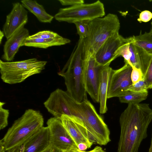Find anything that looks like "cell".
Listing matches in <instances>:
<instances>
[{
  "label": "cell",
  "mask_w": 152,
  "mask_h": 152,
  "mask_svg": "<svg viewBox=\"0 0 152 152\" xmlns=\"http://www.w3.org/2000/svg\"><path fill=\"white\" fill-rule=\"evenodd\" d=\"M147 104L130 103L119 119L120 137L117 152H138L152 119V110Z\"/></svg>",
  "instance_id": "6da1fadb"
},
{
  "label": "cell",
  "mask_w": 152,
  "mask_h": 152,
  "mask_svg": "<svg viewBox=\"0 0 152 152\" xmlns=\"http://www.w3.org/2000/svg\"><path fill=\"white\" fill-rule=\"evenodd\" d=\"M83 39H79L67 61L58 73L64 79L67 91L79 103L88 99L84 75Z\"/></svg>",
  "instance_id": "7a4b0ae2"
},
{
  "label": "cell",
  "mask_w": 152,
  "mask_h": 152,
  "mask_svg": "<svg viewBox=\"0 0 152 152\" xmlns=\"http://www.w3.org/2000/svg\"><path fill=\"white\" fill-rule=\"evenodd\" d=\"M44 118L38 111L26 110L21 117L14 122L1 140L6 151L20 146L42 127Z\"/></svg>",
  "instance_id": "3957f363"
},
{
  "label": "cell",
  "mask_w": 152,
  "mask_h": 152,
  "mask_svg": "<svg viewBox=\"0 0 152 152\" xmlns=\"http://www.w3.org/2000/svg\"><path fill=\"white\" fill-rule=\"evenodd\" d=\"M88 34L83 39V53L95 55L107 40L119 32L120 24L117 15L109 13L88 22Z\"/></svg>",
  "instance_id": "277c9868"
},
{
  "label": "cell",
  "mask_w": 152,
  "mask_h": 152,
  "mask_svg": "<svg viewBox=\"0 0 152 152\" xmlns=\"http://www.w3.org/2000/svg\"><path fill=\"white\" fill-rule=\"evenodd\" d=\"M47 63V61L35 58L12 62L1 60V78L4 82L9 84L20 83L32 75L41 73Z\"/></svg>",
  "instance_id": "5b68a950"
},
{
  "label": "cell",
  "mask_w": 152,
  "mask_h": 152,
  "mask_svg": "<svg viewBox=\"0 0 152 152\" xmlns=\"http://www.w3.org/2000/svg\"><path fill=\"white\" fill-rule=\"evenodd\" d=\"M82 119L91 142L106 145L110 141V131L94 107L88 99L80 103Z\"/></svg>",
  "instance_id": "8992f818"
},
{
  "label": "cell",
  "mask_w": 152,
  "mask_h": 152,
  "mask_svg": "<svg viewBox=\"0 0 152 152\" xmlns=\"http://www.w3.org/2000/svg\"><path fill=\"white\" fill-rule=\"evenodd\" d=\"M105 15L103 4L99 0L90 4H82L60 8L54 17L59 22L73 23L102 18Z\"/></svg>",
  "instance_id": "52a82bcc"
},
{
  "label": "cell",
  "mask_w": 152,
  "mask_h": 152,
  "mask_svg": "<svg viewBox=\"0 0 152 152\" xmlns=\"http://www.w3.org/2000/svg\"><path fill=\"white\" fill-rule=\"evenodd\" d=\"M48 111L55 117L60 119L63 115L82 119L80 103L66 91L57 88L52 92L44 102Z\"/></svg>",
  "instance_id": "ba28073f"
},
{
  "label": "cell",
  "mask_w": 152,
  "mask_h": 152,
  "mask_svg": "<svg viewBox=\"0 0 152 152\" xmlns=\"http://www.w3.org/2000/svg\"><path fill=\"white\" fill-rule=\"evenodd\" d=\"M83 70L86 91L95 102H99V88L101 72L104 66L99 65L94 55L84 54Z\"/></svg>",
  "instance_id": "9c48e42d"
},
{
  "label": "cell",
  "mask_w": 152,
  "mask_h": 152,
  "mask_svg": "<svg viewBox=\"0 0 152 152\" xmlns=\"http://www.w3.org/2000/svg\"><path fill=\"white\" fill-rule=\"evenodd\" d=\"M47 124L49 131L50 146L62 151L78 149L60 119L50 118L48 120Z\"/></svg>",
  "instance_id": "30bf717a"
},
{
  "label": "cell",
  "mask_w": 152,
  "mask_h": 152,
  "mask_svg": "<svg viewBox=\"0 0 152 152\" xmlns=\"http://www.w3.org/2000/svg\"><path fill=\"white\" fill-rule=\"evenodd\" d=\"M132 67L125 62L120 68L113 70L110 81L107 98L118 97L128 91L133 85L131 79Z\"/></svg>",
  "instance_id": "8fae6325"
},
{
  "label": "cell",
  "mask_w": 152,
  "mask_h": 152,
  "mask_svg": "<svg viewBox=\"0 0 152 152\" xmlns=\"http://www.w3.org/2000/svg\"><path fill=\"white\" fill-rule=\"evenodd\" d=\"M117 32L108 38L94 55L96 62L102 66H109L118 57L117 51L119 48L128 40Z\"/></svg>",
  "instance_id": "7c38bea8"
},
{
  "label": "cell",
  "mask_w": 152,
  "mask_h": 152,
  "mask_svg": "<svg viewBox=\"0 0 152 152\" xmlns=\"http://www.w3.org/2000/svg\"><path fill=\"white\" fill-rule=\"evenodd\" d=\"M60 120L77 147L78 144L80 143L85 144L88 148L91 147L93 143L91 140L88 131L82 118L75 116L63 115Z\"/></svg>",
  "instance_id": "4fadbf2b"
},
{
  "label": "cell",
  "mask_w": 152,
  "mask_h": 152,
  "mask_svg": "<svg viewBox=\"0 0 152 152\" xmlns=\"http://www.w3.org/2000/svg\"><path fill=\"white\" fill-rule=\"evenodd\" d=\"M28 21V12L20 3H13L11 12L7 16L3 31L7 39L21 28Z\"/></svg>",
  "instance_id": "5bb4252c"
},
{
  "label": "cell",
  "mask_w": 152,
  "mask_h": 152,
  "mask_svg": "<svg viewBox=\"0 0 152 152\" xmlns=\"http://www.w3.org/2000/svg\"><path fill=\"white\" fill-rule=\"evenodd\" d=\"M50 146L49 128L43 126L20 146V152H42Z\"/></svg>",
  "instance_id": "9a60e30c"
},
{
  "label": "cell",
  "mask_w": 152,
  "mask_h": 152,
  "mask_svg": "<svg viewBox=\"0 0 152 152\" xmlns=\"http://www.w3.org/2000/svg\"><path fill=\"white\" fill-rule=\"evenodd\" d=\"M29 31L23 27L16 32L7 39L4 45V53L1 58L7 61H12L20 48L29 36Z\"/></svg>",
  "instance_id": "2e32d148"
},
{
  "label": "cell",
  "mask_w": 152,
  "mask_h": 152,
  "mask_svg": "<svg viewBox=\"0 0 152 152\" xmlns=\"http://www.w3.org/2000/svg\"><path fill=\"white\" fill-rule=\"evenodd\" d=\"M130 38V58L129 64L132 67L140 69L144 77L152 59V55L134 44L131 41V37Z\"/></svg>",
  "instance_id": "e0dca14e"
},
{
  "label": "cell",
  "mask_w": 152,
  "mask_h": 152,
  "mask_svg": "<svg viewBox=\"0 0 152 152\" xmlns=\"http://www.w3.org/2000/svg\"><path fill=\"white\" fill-rule=\"evenodd\" d=\"M113 69L109 66H104L101 74L99 88V112L102 114L106 113L107 95Z\"/></svg>",
  "instance_id": "ac0fdd59"
},
{
  "label": "cell",
  "mask_w": 152,
  "mask_h": 152,
  "mask_svg": "<svg viewBox=\"0 0 152 152\" xmlns=\"http://www.w3.org/2000/svg\"><path fill=\"white\" fill-rule=\"evenodd\" d=\"M70 40L60 36L51 39L27 38L23 43L22 46L47 48L55 46H61L70 43Z\"/></svg>",
  "instance_id": "d6986e66"
},
{
  "label": "cell",
  "mask_w": 152,
  "mask_h": 152,
  "mask_svg": "<svg viewBox=\"0 0 152 152\" xmlns=\"http://www.w3.org/2000/svg\"><path fill=\"white\" fill-rule=\"evenodd\" d=\"M21 2L23 7L33 14L41 22L50 23L54 18L46 12L42 5L35 0H23Z\"/></svg>",
  "instance_id": "ffe728a7"
},
{
  "label": "cell",
  "mask_w": 152,
  "mask_h": 152,
  "mask_svg": "<svg viewBox=\"0 0 152 152\" xmlns=\"http://www.w3.org/2000/svg\"><path fill=\"white\" fill-rule=\"evenodd\" d=\"M131 38V41L134 44L152 55V34L150 32L142 34L141 32L139 35L133 36Z\"/></svg>",
  "instance_id": "44dd1931"
},
{
  "label": "cell",
  "mask_w": 152,
  "mask_h": 152,
  "mask_svg": "<svg viewBox=\"0 0 152 152\" xmlns=\"http://www.w3.org/2000/svg\"><path fill=\"white\" fill-rule=\"evenodd\" d=\"M148 95V91L138 92L128 91L118 98L121 103H138L145 99Z\"/></svg>",
  "instance_id": "7402d4cb"
},
{
  "label": "cell",
  "mask_w": 152,
  "mask_h": 152,
  "mask_svg": "<svg viewBox=\"0 0 152 152\" xmlns=\"http://www.w3.org/2000/svg\"><path fill=\"white\" fill-rule=\"evenodd\" d=\"M128 41L121 46L117 51L116 54L118 57L122 56L125 62L129 63L130 58V51L129 49L130 37H129Z\"/></svg>",
  "instance_id": "603a6c76"
},
{
  "label": "cell",
  "mask_w": 152,
  "mask_h": 152,
  "mask_svg": "<svg viewBox=\"0 0 152 152\" xmlns=\"http://www.w3.org/2000/svg\"><path fill=\"white\" fill-rule=\"evenodd\" d=\"M88 21H77L74 23L76 26L79 39H84L87 37L88 34Z\"/></svg>",
  "instance_id": "cb8c5ba5"
},
{
  "label": "cell",
  "mask_w": 152,
  "mask_h": 152,
  "mask_svg": "<svg viewBox=\"0 0 152 152\" xmlns=\"http://www.w3.org/2000/svg\"><path fill=\"white\" fill-rule=\"evenodd\" d=\"M60 36L56 33L46 30L40 31L33 35H29L27 38L51 39L58 37Z\"/></svg>",
  "instance_id": "d4e9b609"
},
{
  "label": "cell",
  "mask_w": 152,
  "mask_h": 152,
  "mask_svg": "<svg viewBox=\"0 0 152 152\" xmlns=\"http://www.w3.org/2000/svg\"><path fill=\"white\" fill-rule=\"evenodd\" d=\"M5 103L1 102H0V129H2L8 125V119L9 114V111L3 108V105Z\"/></svg>",
  "instance_id": "484cf974"
},
{
  "label": "cell",
  "mask_w": 152,
  "mask_h": 152,
  "mask_svg": "<svg viewBox=\"0 0 152 152\" xmlns=\"http://www.w3.org/2000/svg\"><path fill=\"white\" fill-rule=\"evenodd\" d=\"M148 89L146 84L143 79L133 84L129 88L128 91L142 92L147 91Z\"/></svg>",
  "instance_id": "4316f807"
},
{
  "label": "cell",
  "mask_w": 152,
  "mask_h": 152,
  "mask_svg": "<svg viewBox=\"0 0 152 152\" xmlns=\"http://www.w3.org/2000/svg\"><path fill=\"white\" fill-rule=\"evenodd\" d=\"M144 79L148 89L152 88V58L144 76Z\"/></svg>",
  "instance_id": "83f0119b"
},
{
  "label": "cell",
  "mask_w": 152,
  "mask_h": 152,
  "mask_svg": "<svg viewBox=\"0 0 152 152\" xmlns=\"http://www.w3.org/2000/svg\"><path fill=\"white\" fill-rule=\"evenodd\" d=\"M144 78L142 73L139 69L132 67L131 74V79L133 84L138 82Z\"/></svg>",
  "instance_id": "f1b7e54d"
},
{
  "label": "cell",
  "mask_w": 152,
  "mask_h": 152,
  "mask_svg": "<svg viewBox=\"0 0 152 152\" xmlns=\"http://www.w3.org/2000/svg\"><path fill=\"white\" fill-rule=\"evenodd\" d=\"M152 18V13L148 10H144L140 14L139 18L137 20L141 22H147L149 21Z\"/></svg>",
  "instance_id": "f546056e"
},
{
  "label": "cell",
  "mask_w": 152,
  "mask_h": 152,
  "mask_svg": "<svg viewBox=\"0 0 152 152\" xmlns=\"http://www.w3.org/2000/svg\"><path fill=\"white\" fill-rule=\"evenodd\" d=\"M63 6L70 5L71 6L84 3L83 0H58Z\"/></svg>",
  "instance_id": "4dcf8cb0"
},
{
  "label": "cell",
  "mask_w": 152,
  "mask_h": 152,
  "mask_svg": "<svg viewBox=\"0 0 152 152\" xmlns=\"http://www.w3.org/2000/svg\"><path fill=\"white\" fill-rule=\"evenodd\" d=\"M42 152H63V151L53 146H50Z\"/></svg>",
  "instance_id": "1f68e13d"
},
{
  "label": "cell",
  "mask_w": 152,
  "mask_h": 152,
  "mask_svg": "<svg viewBox=\"0 0 152 152\" xmlns=\"http://www.w3.org/2000/svg\"><path fill=\"white\" fill-rule=\"evenodd\" d=\"M78 149L80 151H85L88 148L87 145L83 143H80L77 145Z\"/></svg>",
  "instance_id": "d6a6232c"
},
{
  "label": "cell",
  "mask_w": 152,
  "mask_h": 152,
  "mask_svg": "<svg viewBox=\"0 0 152 152\" xmlns=\"http://www.w3.org/2000/svg\"><path fill=\"white\" fill-rule=\"evenodd\" d=\"M87 152H105L102 148L99 146H96L93 149Z\"/></svg>",
  "instance_id": "836d02e7"
},
{
  "label": "cell",
  "mask_w": 152,
  "mask_h": 152,
  "mask_svg": "<svg viewBox=\"0 0 152 152\" xmlns=\"http://www.w3.org/2000/svg\"><path fill=\"white\" fill-rule=\"evenodd\" d=\"M20 146L14 147L6 151L7 152H20Z\"/></svg>",
  "instance_id": "e575fe53"
},
{
  "label": "cell",
  "mask_w": 152,
  "mask_h": 152,
  "mask_svg": "<svg viewBox=\"0 0 152 152\" xmlns=\"http://www.w3.org/2000/svg\"><path fill=\"white\" fill-rule=\"evenodd\" d=\"M6 151L4 145L1 140L0 141V152H5Z\"/></svg>",
  "instance_id": "d590c367"
},
{
  "label": "cell",
  "mask_w": 152,
  "mask_h": 152,
  "mask_svg": "<svg viewBox=\"0 0 152 152\" xmlns=\"http://www.w3.org/2000/svg\"><path fill=\"white\" fill-rule=\"evenodd\" d=\"M63 152H87V151H83L79 150L78 149H72L69 150L63 151Z\"/></svg>",
  "instance_id": "8d00e7d4"
},
{
  "label": "cell",
  "mask_w": 152,
  "mask_h": 152,
  "mask_svg": "<svg viewBox=\"0 0 152 152\" xmlns=\"http://www.w3.org/2000/svg\"><path fill=\"white\" fill-rule=\"evenodd\" d=\"M4 34L3 31L0 30V43H1L2 39Z\"/></svg>",
  "instance_id": "74e56055"
},
{
  "label": "cell",
  "mask_w": 152,
  "mask_h": 152,
  "mask_svg": "<svg viewBox=\"0 0 152 152\" xmlns=\"http://www.w3.org/2000/svg\"><path fill=\"white\" fill-rule=\"evenodd\" d=\"M148 152H152V136L151 142V144L149 150Z\"/></svg>",
  "instance_id": "f35d334b"
},
{
  "label": "cell",
  "mask_w": 152,
  "mask_h": 152,
  "mask_svg": "<svg viewBox=\"0 0 152 152\" xmlns=\"http://www.w3.org/2000/svg\"><path fill=\"white\" fill-rule=\"evenodd\" d=\"M151 29H150V32L152 34V21L151 23Z\"/></svg>",
  "instance_id": "ab89813d"
},
{
  "label": "cell",
  "mask_w": 152,
  "mask_h": 152,
  "mask_svg": "<svg viewBox=\"0 0 152 152\" xmlns=\"http://www.w3.org/2000/svg\"><path fill=\"white\" fill-rule=\"evenodd\" d=\"M149 1H150V2H152V0H149Z\"/></svg>",
  "instance_id": "60d3db41"
}]
</instances>
